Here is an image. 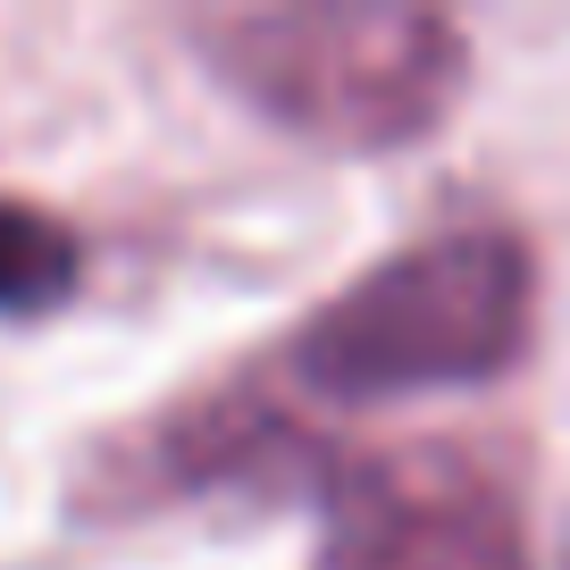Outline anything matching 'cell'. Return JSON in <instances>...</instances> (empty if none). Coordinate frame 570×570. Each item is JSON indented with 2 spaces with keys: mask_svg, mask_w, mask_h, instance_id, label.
Masks as SVG:
<instances>
[{
  "mask_svg": "<svg viewBox=\"0 0 570 570\" xmlns=\"http://www.w3.org/2000/svg\"><path fill=\"white\" fill-rule=\"evenodd\" d=\"M76 235L51 210H26V202H0V311L9 320H35V311L68 303L76 294Z\"/></svg>",
  "mask_w": 570,
  "mask_h": 570,
  "instance_id": "obj_4",
  "label": "cell"
},
{
  "mask_svg": "<svg viewBox=\"0 0 570 570\" xmlns=\"http://www.w3.org/2000/svg\"><path fill=\"white\" fill-rule=\"evenodd\" d=\"M537 268L503 227H445L377 261L353 294L294 336V370L320 394L377 403L420 386H479L529 353Z\"/></svg>",
  "mask_w": 570,
  "mask_h": 570,
  "instance_id": "obj_2",
  "label": "cell"
},
{
  "mask_svg": "<svg viewBox=\"0 0 570 570\" xmlns=\"http://www.w3.org/2000/svg\"><path fill=\"white\" fill-rule=\"evenodd\" d=\"M336 570H529V553L470 470H386L344 503Z\"/></svg>",
  "mask_w": 570,
  "mask_h": 570,
  "instance_id": "obj_3",
  "label": "cell"
},
{
  "mask_svg": "<svg viewBox=\"0 0 570 570\" xmlns=\"http://www.w3.org/2000/svg\"><path fill=\"white\" fill-rule=\"evenodd\" d=\"M218 85L244 92L268 126L327 151H394L462 101L470 51L436 9H344V0H277V9H210L194 18Z\"/></svg>",
  "mask_w": 570,
  "mask_h": 570,
  "instance_id": "obj_1",
  "label": "cell"
}]
</instances>
